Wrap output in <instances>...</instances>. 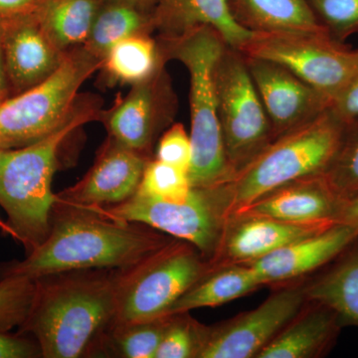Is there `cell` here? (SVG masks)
<instances>
[{"label":"cell","instance_id":"4dcf8cb0","mask_svg":"<svg viewBox=\"0 0 358 358\" xmlns=\"http://www.w3.org/2000/svg\"><path fill=\"white\" fill-rule=\"evenodd\" d=\"M331 38L341 42L358 32V0H307Z\"/></svg>","mask_w":358,"mask_h":358},{"label":"cell","instance_id":"484cf974","mask_svg":"<svg viewBox=\"0 0 358 358\" xmlns=\"http://www.w3.org/2000/svg\"><path fill=\"white\" fill-rule=\"evenodd\" d=\"M171 315H164L145 322L110 324L92 346L89 355L98 350L108 357L155 358V352Z\"/></svg>","mask_w":358,"mask_h":358},{"label":"cell","instance_id":"d4e9b609","mask_svg":"<svg viewBox=\"0 0 358 358\" xmlns=\"http://www.w3.org/2000/svg\"><path fill=\"white\" fill-rule=\"evenodd\" d=\"M152 28V10L124 0H102L87 41L88 49L103 57L115 44Z\"/></svg>","mask_w":358,"mask_h":358},{"label":"cell","instance_id":"ac0fdd59","mask_svg":"<svg viewBox=\"0 0 358 358\" xmlns=\"http://www.w3.org/2000/svg\"><path fill=\"white\" fill-rule=\"evenodd\" d=\"M341 202L324 176H312L277 188L234 216H261L293 223H336Z\"/></svg>","mask_w":358,"mask_h":358},{"label":"cell","instance_id":"60d3db41","mask_svg":"<svg viewBox=\"0 0 358 358\" xmlns=\"http://www.w3.org/2000/svg\"><path fill=\"white\" fill-rule=\"evenodd\" d=\"M3 94H4L3 90L0 88V103L3 102Z\"/></svg>","mask_w":358,"mask_h":358},{"label":"cell","instance_id":"4316f807","mask_svg":"<svg viewBox=\"0 0 358 358\" xmlns=\"http://www.w3.org/2000/svg\"><path fill=\"white\" fill-rule=\"evenodd\" d=\"M103 58L113 77L136 85L154 76L162 68L160 60L164 57L152 39L138 34L115 44Z\"/></svg>","mask_w":358,"mask_h":358},{"label":"cell","instance_id":"8d00e7d4","mask_svg":"<svg viewBox=\"0 0 358 358\" xmlns=\"http://www.w3.org/2000/svg\"><path fill=\"white\" fill-rule=\"evenodd\" d=\"M40 0H0V15L33 13Z\"/></svg>","mask_w":358,"mask_h":358},{"label":"cell","instance_id":"30bf717a","mask_svg":"<svg viewBox=\"0 0 358 358\" xmlns=\"http://www.w3.org/2000/svg\"><path fill=\"white\" fill-rule=\"evenodd\" d=\"M239 51L285 66L331 102L358 73V50L327 32L253 33Z\"/></svg>","mask_w":358,"mask_h":358},{"label":"cell","instance_id":"5bb4252c","mask_svg":"<svg viewBox=\"0 0 358 358\" xmlns=\"http://www.w3.org/2000/svg\"><path fill=\"white\" fill-rule=\"evenodd\" d=\"M334 222L293 223L261 216L237 215L228 219L212 267L245 264L287 245L329 229Z\"/></svg>","mask_w":358,"mask_h":358},{"label":"cell","instance_id":"f546056e","mask_svg":"<svg viewBox=\"0 0 358 358\" xmlns=\"http://www.w3.org/2000/svg\"><path fill=\"white\" fill-rule=\"evenodd\" d=\"M171 315V322L160 341L155 358L196 357L202 324L190 317L188 313Z\"/></svg>","mask_w":358,"mask_h":358},{"label":"cell","instance_id":"f1b7e54d","mask_svg":"<svg viewBox=\"0 0 358 358\" xmlns=\"http://www.w3.org/2000/svg\"><path fill=\"white\" fill-rule=\"evenodd\" d=\"M187 173L155 159L143 171L138 192L166 200H182L192 190Z\"/></svg>","mask_w":358,"mask_h":358},{"label":"cell","instance_id":"8fae6325","mask_svg":"<svg viewBox=\"0 0 358 358\" xmlns=\"http://www.w3.org/2000/svg\"><path fill=\"white\" fill-rule=\"evenodd\" d=\"M307 301L305 285H289L229 322L215 327L202 324L196 357L257 358Z\"/></svg>","mask_w":358,"mask_h":358},{"label":"cell","instance_id":"7a4b0ae2","mask_svg":"<svg viewBox=\"0 0 358 358\" xmlns=\"http://www.w3.org/2000/svg\"><path fill=\"white\" fill-rule=\"evenodd\" d=\"M115 270L72 271L35 280L31 306L17 333L34 338L42 357H87L114 320Z\"/></svg>","mask_w":358,"mask_h":358},{"label":"cell","instance_id":"d6986e66","mask_svg":"<svg viewBox=\"0 0 358 358\" xmlns=\"http://www.w3.org/2000/svg\"><path fill=\"white\" fill-rule=\"evenodd\" d=\"M152 20L162 38L182 36L196 28L208 26L232 48L240 49L253 33L238 24L227 0H154Z\"/></svg>","mask_w":358,"mask_h":358},{"label":"cell","instance_id":"277c9868","mask_svg":"<svg viewBox=\"0 0 358 358\" xmlns=\"http://www.w3.org/2000/svg\"><path fill=\"white\" fill-rule=\"evenodd\" d=\"M91 110H74L67 122L43 140L20 148L0 150V206L14 239L30 253L51 228L56 194L52 180L59 150L74 129L91 119Z\"/></svg>","mask_w":358,"mask_h":358},{"label":"cell","instance_id":"7402d4cb","mask_svg":"<svg viewBox=\"0 0 358 358\" xmlns=\"http://www.w3.org/2000/svg\"><path fill=\"white\" fill-rule=\"evenodd\" d=\"M333 266L305 284L307 300L333 310L345 326H358V240L334 261Z\"/></svg>","mask_w":358,"mask_h":358},{"label":"cell","instance_id":"f35d334b","mask_svg":"<svg viewBox=\"0 0 358 358\" xmlns=\"http://www.w3.org/2000/svg\"><path fill=\"white\" fill-rule=\"evenodd\" d=\"M124 1L133 2V3L138 4V6L152 11V7H154V0H124Z\"/></svg>","mask_w":358,"mask_h":358},{"label":"cell","instance_id":"836d02e7","mask_svg":"<svg viewBox=\"0 0 358 358\" xmlns=\"http://www.w3.org/2000/svg\"><path fill=\"white\" fill-rule=\"evenodd\" d=\"M42 357L38 343L26 334L0 331V358Z\"/></svg>","mask_w":358,"mask_h":358},{"label":"cell","instance_id":"ab89813d","mask_svg":"<svg viewBox=\"0 0 358 358\" xmlns=\"http://www.w3.org/2000/svg\"><path fill=\"white\" fill-rule=\"evenodd\" d=\"M0 230L4 233V234L9 235L14 238L13 231L9 227L8 224L7 222H4V221L0 220Z\"/></svg>","mask_w":358,"mask_h":358},{"label":"cell","instance_id":"1f68e13d","mask_svg":"<svg viewBox=\"0 0 358 358\" xmlns=\"http://www.w3.org/2000/svg\"><path fill=\"white\" fill-rule=\"evenodd\" d=\"M35 292V281L0 280V331L18 329L29 312Z\"/></svg>","mask_w":358,"mask_h":358},{"label":"cell","instance_id":"8992f818","mask_svg":"<svg viewBox=\"0 0 358 358\" xmlns=\"http://www.w3.org/2000/svg\"><path fill=\"white\" fill-rule=\"evenodd\" d=\"M212 268L194 245L176 238L140 262L117 268L115 317L110 324L164 317Z\"/></svg>","mask_w":358,"mask_h":358},{"label":"cell","instance_id":"e575fe53","mask_svg":"<svg viewBox=\"0 0 358 358\" xmlns=\"http://www.w3.org/2000/svg\"><path fill=\"white\" fill-rule=\"evenodd\" d=\"M331 110L345 122L350 124L358 119V73L331 101Z\"/></svg>","mask_w":358,"mask_h":358},{"label":"cell","instance_id":"6da1fadb","mask_svg":"<svg viewBox=\"0 0 358 358\" xmlns=\"http://www.w3.org/2000/svg\"><path fill=\"white\" fill-rule=\"evenodd\" d=\"M176 238L145 224L124 222L76 207L55 205L48 236L21 261L0 265V280L39 278L72 271L124 268Z\"/></svg>","mask_w":358,"mask_h":358},{"label":"cell","instance_id":"2e32d148","mask_svg":"<svg viewBox=\"0 0 358 358\" xmlns=\"http://www.w3.org/2000/svg\"><path fill=\"white\" fill-rule=\"evenodd\" d=\"M358 240V230L334 224L322 231L293 242L272 253L245 263L254 271L261 286L292 281L333 263Z\"/></svg>","mask_w":358,"mask_h":358},{"label":"cell","instance_id":"ffe728a7","mask_svg":"<svg viewBox=\"0 0 358 358\" xmlns=\"http://www.w3.org/2000/svg\"><path fill=\"white\" fill-rule=\"evenodd\" d=\"M343 327L333 310L317 301H307L257 358L324 357L333 348Z\"/></svg>","mask_w":358,"mask_h":358},{"label":"cell","instance_id":"44dd1931","mask_svg":"<svg viewBox=\"0 0 358 358\" xmlns=\"http://www.w3.org/2000/svg\"><path fill=\"white\" fill-rule=\"evenodd\" d=\"M227 1L238 24L252 33L327 32L307 0Z\"/></svg>","mask_w":358,"mask_h":358},{"label":"cell","instance_id":"d590c367","mask_svg":"<svg viewBox=\"0 0 358 358\" xmlns=\"http://www.w3.org/2000/svg\"><path fill=\"white\" fill-rule=\"evenodd\" d=\"M336 222L352 226L358 230V193L341 199Z\"/></svg>","mask_w":358,"mask_h":358},{"label":"cell","instance_id":"ba28073f","mask_svg":"<svg viewBox=\"0 0 358 358\" xmlns=\"http://www.w3.org/2000/svg\"><path fill=\"white\" fill-rule=\"evenodd\" d=\"M87 210L124 222L145 224L194 245L211 262L217 253L227 218L216 186L192 187L182 200H166L136 192L119 204Z\"/></svg>","mask_w":358,"mask_h":358},{"label":"cell","instance_id":"74e56055","mask_svg":"<svg viewBox=\"0 0 358 358\" xmlns=\"http://www.w3.org/2000/svg\"><path fill=\"white\" fill-rule=\"evenodd\" d=\"M6 75L4 70L3 52H2L1 33H0V88L6 91Z\"/></svg>","mask_w":358,"mask_h":358},{"label":"cell","instance_id":"cb8c5ba5","mask_svg":"<svg viewBox=\"0 0 358 358\" xmlns=\"http://www.w3.org/2000/svg\"><path fill=\"white\" fill-rule=\"evenodd\" d=\"M102 0H40L35 14L57 50L88 41Z\"/></svg>","mask_w":358,"mask_h":358},{"label":"cell","instance_id":"e0dca14e","mask_svg":"<svg viewBox=\"0 0 358 358\" xmlns=\"http://www.w3.org/2000/svg\"><path fill=\"white\" fill-rule=\"evenodd\" d=\"M171 89L162 68L136 88L109 117L110 136L124 147L143 152L155 134L171 119Z\"/></svg>","mask_w":358,"mask_h":358},{"label":"cell","instance_id":"7c38bea8","mask_svg":"<svg viewBox=\"0 0 358 358\" xmlns=\"http://www.w3.org/2000/svg\"><path fill=\"white\" fill-rule=\"evenodd\" d=\"M245 58L272 127L273 140L331 109L326 95L285 66L267 59Z\"/></svg>","mask_w":358,"mask_h":358},{"label":"cell","instance_id":"9c48e42d","mask_svg":"<svg viewBox=\"0 0 358 358\" xmlns=\"http://www.w3.org/2000/svg\"><path fill=\"white\" fill-rule=\"evenodd\" d=\"M214 82L232 178L274 141L272 127L241 51L226 45L214 70Z\"/></svg>","mask_w":358,"mask_h":358},{"label":"cell","instance_id":"4fadbf2b","mask_svg":"<svg viewBox=\"0 0 358 358\" xmlns=\"http://www.w3.org/2000/svg\"><path fill=\"white\" fill-rule=\"evenodd\" d=\"M148 162L110 138L84 178L56 194L55 205L87 209L121 203L138 192Z\"/></svg>","mask_w":358,"mask_h":358},{"label":"cell","instance_id":"603a6c76","mask_svg":"<svg viewBox=\"0 0 358 358\" xmlns=\"http://www.w3.org/2000/svg\"><path fill=\"white\" fill-rule=\"evenodd\" d=\"M254 271L247 264L212 268L169 308L166 315L213 308L246 296L260 288Z\"/></svg>","mask_w":358,"mask_h":358},{"label":"cell","instance_id":"83f0119b","mask_svg":"<svg viewBox=\"0 0 358 358\" xmlns=\"http://www.w3.org/2000/svg\"><path fill=\"white\" fill-rule=\"evenodd\" d=\"M324 178L339 199L357 194L358 119L348 124L338 154Z\"/></svg>","mask_w":358,"mask_h":358},{"label":"cell","instance_id":"52a82bcc","mask_svg":"<svg viewBox=\"0 0 358 358\" xmlns=\"http://www.w3.org/2000/svg\"><path fill=\"white\" fill-rule=\"evenodd\" d=\"M103 58L89 49L66 56L46 79L0 103V150L27 147L60 129L80 87Z\"/></svg>","mask_w":358,"mask_h":358},{"label":"cell","instance_id":"3957f363","mask_svg":"<svg viewBox=\"0 0 358 358\" xmlns=\"http://www.w3.org/2000/svg\"><path fill=\"white\" fill-rule=\"evenodd\" d=\"M348 129L331 109L273 141L230 180L216 185L228 219L277 188L324 176Z\"/></svg>","mask_w":358,"mask_h":358},{"label":"cell","instance_id":"9a60e30c","mask_svg":"<svg viewBox=\"0 0 358 358\" xmlns=\"http://www.w3.org/2000/svg\"><path fill=\"white\" fill-rule=\"evenodd\" d=\"M0 33L6 80L18 91L43 81L63 60L40 26L35 11L0 15Z\"/></svg>","mask_w":358,"mask_h":358},{"label":"cell","instance_id":"5b68a950","mask_svg":"<svg viewBox=\"0 0 358 358\" xmlns=\"http://www.w3.org/2000/svg\"><path fill=\"white\" fill-rule=\"evenodd\" d=\"M162 40V57L176 59L189 73L192 155L187 176L190 185L206 188L226 182L231 173L219 124L214 70L227 44L208 26Z\"/></svg>","mask_w":358,"mask_h":358},{"label":"cell","instance_id":"d6a6232c","mask_svg":"<svg viewBox=\"0 0 358 358\" xmlns=\"http://www.w3.org/2000/svg\"><path fill=\"white\" fill-rule=\"evenodd\" d=\"M192 141L181 124H174L162 134L157 159L188 173L192 162Z\"/></svg>","mask_w":358,"mask_h":358}]
</instances>
